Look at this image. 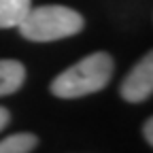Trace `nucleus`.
<instances>
[{"instance_id": "5", "label": "nucleus", "mask_w": 153, "mask_h": 153, "mask_svg": "<svg viewBox=\"0 0 153 153\" xmlns=\"http://www.w3.org/2000/svg\"><path fill=\"white\" fill-rule=\"evenodd\" d=\"M32 9L30 0H0V30L17 28Z\"/></svg>"}, {"instance_id": "8", "label": "nucleus", "mask_w": 153, "mask_h": 153, "mask_svg": "<svg viewBox=\"0 0 153 153\" xmlns=\"http://www.w3.org/2000/svg\"><path fill=\"white\" fill-rule=\"evenodd\" d=\"M9 121H11V115H9V111H7L4 106H0V130H4Z\"/></svg>"}, {"instance_id": "2", "label": "nucleus", "mask_w": 153, "mask_h": 153, "mask_svg": "<svg viewBox=\"0 0 153 153\" xmlns=\"http://www.w3.org/2000/svg\"><path fill=\"white\" fill-rule=\"evenodd\" d=\"M24 38L34 43H49L72 36L83 30V17L62 4L32 7L24 22L17 26Z\"/></svg>"}, {"instance_id": "7", "label": "nucleus", "mask_w": 153, "mask_h": 153, "mask_svg": "<svg viewBox=\"0 0 153 153\" xmlns=\"http://www.w3.org/2000/svg\"><path fill=\"white\" fill-rule=\"evenodd\" d=\"M143 136H145V140L149 143V145H153V119L149 117L147 121H145V126H143Z\"/></svg>"}, {"instance_id": "4", "label": "nucleus", "mask_w": 153, "mask_h": 153, "mask_svg": "<svg viewBox=\"0 0 153 153\" xmlns=\"http://www.w3.org/2000/svg\"><path fill=\"white\" fill-rule=\"evenodd\" d=\"M26 68L17 60H0V96L15 94L24 85Z\"/></svg>"}, {"instance_id": "1", "label": "nucleus", "mask_w": 153, "mask_h": 153, "mask_svg": "<svg viewBox=\"0 0 153 153\" xmlns=\"http://www.w3.org/2000/svg\"><path fill=\"white\" fill-rule=\"evenodd\" d=\"M113 76V57L104 51L91 53L76 62L51 83V94L57 98H81L106 87Z\"/></svg>"}, {"instance_id": "6", "label": "nucleus", "mask_w": 153, "mask_h": 153, "mask_svg": "<svg viewBox=\"0 0 153 153\" xmlns=\"http://www.w3.org/2000/svg\"><path fill=\"white\" fill-rule=\"evenodd\" d=\"M38 145V138L34 134H13V136L0 140V153H30Z\"/></svg>"}, {"instance_id": "3", "label": "nucleus", "mask_w": 153, "mask_h": 153, "mask_svg": "<svg viewBox=\"0 0 153 153\" xmlns=\"http://www.w3.org/2000/svg\"><path fill=\"white\" fill-rule=\"evenodd\" d=\"M153 91V57L147 53L121 83V98L128 102H143Z\"/></svg>"}]
</instances>
